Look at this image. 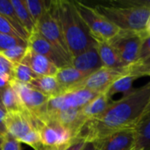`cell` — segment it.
Listing matches in <instances>:
<instances>
[{
    "instance_id": "1",
    "label": "cell",
    "mask_w": 150,
    "mask_h": 150,
    "mask_svg": "<svg viewBox=\"0 0 150 150\" xmlns=\"http://www.w3.org/2000/svg\"><path fill=\"white\" fill-rule=\"evenodd\" d=\"M149 100V82L121 98L112 101L101 115L88 120L77 139H83L86 142H99L117 132L136 127Z\"/></svg>"
},
{
    "instance_id": "2",
    "label": "cell",
    "mask_w": 150,
    "mask_h": 150,
    "mask_svg": "<svg viewBox=\"0 0 150 150\" xmlns=\"http://www.w3.org/2000/svg\"><path fill=\"white\" fill-rule=\"evenodd\" d=\"M94 8L121 30L143 31L150 19V0H112Z\"/></svg>"
},
{
    "instance_id": "3",
    "label": "cell",
    "mask_w": 150,
    "mask_h": 150,
    "mask_svg": "<svg viewBox=\"0 0 150 150\" xmlns=\"http://www.w3.org/2000/svg\"><path fill=\"white\" fill-rule=\"evenodd\" d=\"M63 36L72 59L96 45L87 25L80 17L74 1L56 0Z\"/></svg>"
},
{
    "instance_id": "4",
    "label": "cell",
    "mask_w": 150,
    "mask_h": 150,
    "mask_svg": "<svg viewBox=\"0 0 150 150\" xmlns=\"http://www.w3.org/2000/svg\"><path fill=\"white\" fill-rule=\"evenodd\" d=\"M35 30L50 42L70 63L72 62V57L66 44L59 20L56 0L50 1L48 8L36 23Z\"/></svg>"
},
{
    "instance_id": "5",
    "label": "cell",
    "mask_w": 150,
    "mask_h": 150,
    "mask_svg": "<svg viewBox=\"0 0 150 150\" xmlns=\"http://www.w3.org/2000/svg\"><path fill=\"white\" fill-rule=\"evenodd\" d=\"M74 3L80 17L95 40H110L120 32L121 29L100 14L94 7L89 6L80 1H74Z\"/></svg>"
},
{
    "instance_id": "6",
    "label": "cell",
    "mask_w": 150,
    "mask_h": 150,
    "mask_svg": "<svg viewBox=\"0 0 150 150\" xmlns=\"http://www.w3.org/2000/svg\"><path fill=\"white\" fill-rule=\"evenodd\" d=\"M148 34L146 30H120V32L109 41L127 67L138 60L142 42Z\"/></svg>"
},
{
    "instance_id": "7",
    "label": "cell",
    "mask_w": 150,
    "mask_h": 150,
    "mask_svg": "<svg viewBox=\"0 0 150 150\" xmlns=\"http://www.w3.org/2000/svg\"><path fill=\"white\" fill-rule=\"evenodd\" d=\"M98 95V94L86 89H78L51 98L46 104L45 108L38 120L47 114H50L58 111L82 108Z\"/></svg>"
},
{
    "instance_id": "8",
    "label": "cell",
    "mask_w": 150,
    "mask_h": 150,
    "mask_svg": "<svg viewBox=\"0 0 150 150\" xmlns=\"http://www.w3.org/2000/svg\"><path fill=\"white\" fill-rule=\"evenodd\" d=\"M11 85L16 91L24 111L26 112L36 122L37 119L44 110L49 98L33 88L30 84L22 83L12 79L11 81Z\"/></svg>"
},
{
    "instance_id": "9",
    "label": "cell",
    "mask_w": 150,
    "mask_h": 150,
    "mask_svg": "<svg viewBox=\"0 0 150 150\" xmlns=\"http://www.w3.org/2000/svg\"><path fill=\"white\" fill-rule=\"evenodd\" d=\"M41 144L45 147H61L71 144L75 137L70 130L55 120H46L37 122Z\"/></svg>"
},
{
    "instance_id": "10",
    "label": "cell",
    "mask_w": 150,
    "mask_h": 150,
    "mask_svg": "<svg viewBox=\"0 0 150 150\" xmlns=\"http://www.w3.org/2000/svg\"><path fill=\"white\" fill-rule=\"evenodd\" d=\"M125 76L124 68L120 69L102 67L91 74L81 84L80 89H86L97 94H105L112 84Z\"/></svg>"
},
{
    "instance_id": "11",
    "label": "cell",
    "mask_w": 150,
    "mask_h": 150,
    "mask_svg": "<svg viewBox=\"0 0 150 150\" xmlns=\"http://www.w3.org/2000/svg\"><path fill=\"white\" fill-rule=\"evenodd\" d=\"M4 127L6 134L19 142L33 130L37 128L34 120L25 111L6 112Z\"/></svg>"
},
{
    "instance_id": "12",
    "label": "cell",
    "mask_w": 150,
    "mask_h": 150,
    "mask_svg": "<svg viewBox=\"0 0 150 150\" xmlns=\"http://www.w3.org/2000/svg\"><path fill=\"white\" fill-rule=\"evenodd\" d=\"M27 47L37 54H40L50 60L59 69L71 65V63L37 30H34L30 34L27 40Z\"/></svg>"
},
{
    "instance_id": "13",
    "label": "cell",
    "mask_w": 150,
    "mask_h": 150,
    "mask_svg": "<svg viewBox=\"0 0 150 150\" xmlns=\"http://www.w3.org/2000/svg\"><path fill=\"white\" fill-rule=\"evenodd\" d=\"M100 150H131L136 146V129L117 132L98 142Z\"/></svg>"
},
{
    "instance_id": "14",
    "label": "cell",
    "mask_w": 150,
    "mask_h": 150,
    "mask_svg": "<svg viewBox=\"0 0 150 150\" xmlns=\"http://www.w3.org/2000/svg\"><path fill=\"white\" fill-rule=\"evenodd\" d=\"M21 63L27 65L34 73L39 76H55L59 70V68L50 60L40 54H37L28 47Z\"/></svg>"
},
{
    "instance_id": "15",
    "label": "cell",
    "mask_w": 150,
    "mask_h": 150,
    "mask_svg": "<svg viewBox=\"0 0 150 150\" xmlns=\"http://www.w3.org/2000/svg\"><path fill=\"white\" fill-rule=\"evenodd\" d=\"M88 76V75L76 69L72 65L59 69L55 76L62 93L80 89L81 84Z\"/></svg>"
},
{
    "instance_id": "16",
    "label": "cell",
    "mask_w": 150,
    "mask_h": 150,
    "mask_svg": "<svg viewBox=\"0 0 150 150\" xmlns=\"http://www.w3.org/2000/svg\"><path fill=\"white\" fill-rule=\"evenodd\" d=\"M71 65L88 76L104 67L96 45L75 56L72 59Z\"/></svg>"
},
{
    "instance_id": "17",
    "label": "cell",
    "mask_w": 150,
    "mask_h": 150,
    "mask_svg": "<svg viewBox=\"0 0 150 150\" xmlns=\"http://www.w3.org/2000/svg\"><path fill=\"white\" fill-rule=\"evenodd\" d=\"M95 41L98 55L104 67L114 69H120L126 67L109 40H98Z\"/></svg>"
},
{
    "instance_id": "18",
    "label": "cell",
    "mask_w": 150,
    "mask_h": 150,
    "mask_svg": "<svg viewBox=\"0 0 150 150\" xmlns=\"http://www.w3.org/2000/svg\"><path fill=\"white\" fill-rule=\"evenodd\" d=\"M30 85L49 98L62 94V90L55 76H39L31 82Z\"/></svg>"
},
{
    "instance_id": "19",
    "label": "cell",
    "mask_w": 150,
    "mask_h": 150,
    "mask_svg": "<svg viewBox=\"0 0 150 150\" xmlns=\"http://www.w3.org/2000/svg\"><path fill=\"white\" fill-rule=\"evenodd\" d=\"M0 14L11 24L21 39L28 40L29 34L21 25L11 0H0Z\"/></svg>"
},
{
    "instance_id": "20",
    "label": "cell",
    "mask_w": 150,
    "mask_h": 150,
    "mask_svg": "<svg viewBox=\"0 0 150 150\" xmlns=\"http://www.w3.org/2000/svg\"><path fill=\"white\" fill-rule=\"evenodd\" d=\"M112 100L106 94H98L91 101L81 108L82 114L88 120L101 115L109 106Z\"/></svg>"
},
{
    "instance_id": "21",
    "label": "cell",
    "mask_w": 150,
    "mask_h": 150,
    "mask_svg": "<svg viewBox=\"0 0 150 150\" xmlns=\"http://www.w3.org/2000/svg\"><path fill=\"white\" fill-rule=\"evenodd\" d=\"M1 100L3 107L6 112L24 111L20 99L11 83L1 91Z\"/></svg>"
},
{
    "instance_id": "22",
    "label": "cell",
    "mask_w": 150,
    "mask_h": 150,
    "mask_svg": "<svg viewBox=\"0 0 150 150\" xmlns=\"http://www.w3.org/2000/svg\"><path fill=\"white\" fill-rule=\"evenodd\" d=\"M11 4L13 5V8L16 11V13L18 15V18L25 28V30L28 33L29 36L30 34L35 30L36 24L33 21L24 0H11Z\"/></svg>"
},
{
    "instance_id": "23",
    "label": "cell",
    "mask_w": 150,
    "mask_h": 150,
    "mask_svg": "<svg viewBox=\"0 0 150 150\" xmlns=\"http://www.w3.org/2000/svg\"><path fill=\"white\" fill-rule=\"evenodd\" d=\"M136 146L150 150V114L143 118L136 126Z\"/></svg>"
},
{
    "instance_id": "24",
    "label": "cell",
    "mask_w": 150,
    "mask_h": 150,
    "mask_svg": "<svg viewBox=\"0 0 150 150\" xmlns=\"http://www.w3.org/2000/svg\"><path fill=\"white\" fill-rule=\"evenodd\" d=\"M124 73L125 76H130L135 79L150 76V55L125 67Z\"/></svg>"
},
{
    "instance_id": "25",
    "label": "cell",
    "mask_w": 150,
    "mask_h": 150,
    "mask_svg": "<svg viewBox=\"0 0 150 150\" xmlns=\"http://www.w3.org/2000/svg\"><path fill=\"white\" fill-rule=\"evenodd\" d=\"M134 80H136V79L130 76H124L117 79L112 84V86L109 88L107 92L105 93L106 96L111 99L114 95H116L118 93H122L123 96L129 94L134 90L133 83H134Z\"/></svg>"
},
{
    "instance_id": "26",
    "label": "cell",
    "mask_w": 150,
    "mask_h": 150,
    "mask_svg": "<svg viewBox=\"0 0 150 150\" xmlns=\"http://www.w3.org/2000/svg\"><path fill=\"white\" fill-rule=\"evenodd\" d=\"M39 75L34 73L27 65L23 63L13 64L12 79L22 83L30 84L33 80L37 78Z\"/></svg>"
},
{
    "instance_id": "27",
    "label": "cell",
    "mask_w": 150,
    "mask_h": 150,
    "mask_svg": "<svg viewBox=\"0 0 150 150\" xmlns=\"http://www.w3.org/2000/svg\"><path fill=\"white\" fill-rule=\"evenodd\" d=\"M24 1L35 24L45 13L50 3V1L47 2L45 0H24Z\"/></svg>"
},
{
    "instance_id": "28",
    "label": "cell",
    "mask_w": 150,
    "mask_h": 150,
    "mask_svg": "<svg viewBox=\"0 0 150 150\" xmlns=\"http://www.w3.org/2000/svg\"><path fill=\"white\" fill-rule=\"evenodd\" d=\"M15 47H27V41L18 36L0 33V52Z\"/></svg>"
},
{
    "instance_id": "29",
    "label": "cell",
    "mask_w": 150,
    "mask_h": 150,
    "mask_svg": "<svg viewBox=\"0 0 150 150\" xmlns=\"http://www.w3.org/2000/svg\"><path fill=\"white\" fill-rule=\"evenodd\" d=\"M27 50V47H15L7 50H4L0 52L6 59H8L13 64L21 63L25 53Z\"/></svg>"
},
{
    "instance_id": "30",
    "label": "cell",
    "mask_w": 150,
    "mask_h": 150,
    "mask_svg": "<svg viewBox=\"0 0 150 150\" xmlns=\"http://www.w3.org/2000/svg\"><path fill=\"white\" fill-rule=\"evenodd\" d=\"M12 70L13 63L0 53V76H9L12 77Z\"/></svg>"
},
{
    "instance_id": "31",
    "label": "cell",
    "mask_w": 150,
    "mask_h": 150,
    "mask_svg": "<svg viewBox=\"0 0 150 150\" xmlns=\"http://www.w3.org/2000/svg\"><path fill=\"white\" fill-rule=\"evenodd\" d=\"M2 150H21L20 142L9 134H5Z\"/></svg>"
},
{
    "instance_id": "32",
    "label": "cell",
    "mask_w": 150,
    "mask_h": 150,
    "mask_svg": "<svg viewBox=\"0 0 150 150\" xmlns=\"http://www.w3.org/2000/svg\"><path fill=\"white\" fill-rule=\"evenodd\" d=\"M0 33H8V34H11V35L19 37V35L16 33L14 28L11 25V24L1 14H0Z\"/></svg>"
},
{
    "instance_id": "33",
    "label": "cell",
    "mask_w": 150,
    "mask_h": 150,
    "mask_svg": "<svg viewBox=\"0 0 150 150\" xmlns=\"http://www.w3.org/2000/svg\"><path fill=\"white\" fill-rule=\"evenodd\" d=\"M149 55H150V34H148L145 37V39L142 42L141 51H140V54H139V58L137 61L144 59Z\"/></svg>"
},
{
    "instance_id": "34",
    "label": "cell",
    "mask_w": 150,
    "mask_h": 150,
    "mask_svg": "<svg viewBox=\"0 0 150 150\" xmlns=\"http://www.w3.org/2000/svg\"><path fill=\"white\" fill-rule=\"evenodd\" d=\"M86 142L83 139L75 140L65 150H83L86 145Z\"/></svg>"
},
{
    "instance_id": "35",
    "label": "cell",
    "mask_w": 150,
    "mask_h": 150,
    "mask_svg": "<svg viewBox=\"0 0 150 150\" xmlns=\"http://www.w3.org/2000/svg\"><path fill=\"white\" fill-rule=\"evenodd\" d=\"M6 116V112L4 109L0 108V134H6V130L4 127V119Z\"/></svg>"
},
{
    "instance_id": "36",
    "label": "cell",
    "mask_w": 150,
    "mask_h": 150,
    "mask_svg": "<svg viewBox=\"0 0 150 150\" xmlns=\"http://www.w3.org/2000/svg\"><path fill=\"white\" fill-rule=\"evenodd\" d=\"M12 80L11 76H0V91L10 85L11 81Z\"/></svg>"
},
{
    "instance_id": "37",
    "label": "cell",
    "mask_w": 150,
    "mask_h": 150,
    "mask_svg": "<svg viewBox=\"0 0 150 150\" xmlns=\"http://www.w3.org/2000/svg\"><path fill=\"white\" fill-rule=\"evenodd\" d=\"M83 150H100L98 142H87Z\"/></svg>"
},
{
    "instance_id": "38",
    "label": "cell",
    "mask_w": 150,
    "mask_h": 150,
    "mask_svg": "<svg viewBox=\"0 0 150 150\" xmlns=\"http://www.w3.org/2000/svg\"><path fill=\"white\" fill-rule=\"evenodd\" d=\"M69 145L61 146V147H45V146H42L39 150H65Z\"/></svg>"
},
{
    "instance_id": "39",
    "label": "cell",
    "mask_w": 150,
    "mask_h": 150,
    "mask_svg": "<svg viewBox=\"0 0 150 150\" xmlns=\"http://www.w3.org/2000/svg\"><path fill=\"white\" fill-rule=\"evenodd\" d=\"M149 114H150V100L149 102L148 106L146 107V109H145V111H144V112H143V114H142V118H141V120H142L143 118H145L146 116H148ZM141 120H140V121H141Z\"/></svg>"
},
{
    "instance_id": "40",
    "label": "cell",
    "mask_w": 150,
    "mask_h": 150,
    "mask_svg": "<svg viewBox=\"0 0 150 150\" xmlns=\"http://www.w3.org/2000/svg\"><path fill=\"white\" fill-rule=\"evenodd\" d=\"M4 137H5V134H0V150H2L3 143H4Z\"/></svg>"
},
{
    "instance_id": "41",
    "label": "cell",
    "mask_w": 150,
    "mask_h": 150,
    "mask_svg": "<svg viewBox=\"0 0 150 150\" xmlns=\"http://www.w3.org/2000/svg\"><path fill=\"white\" fill-rule=\"evenodd\" d=\"M131 150H143L142 149H141V148H139V147H137V146H135L134 149H132Z\"/></svg>"
},
{
    "instance_id": "42",
    "label": "cell",
    "mask_w": 150,
    "mask_h": 150,
    "mask_svg": "<svg viewBox=\"0 0 150 150\" xmlns=\"http://www.w3.org/2000/svg\"><path fill=\"white\" fill-rule=\"evenodd\" d=\"M0 108H3L4 109L3 105H2V100H1V91H0Z\"/></svg>"
},
{
    "instance_id": "43",
    "label": "cell",
    "mask_w": 150,
    "mask_h": 150,
    "mask_svg": "<svg viewBox=\"0 0 150 150\" xmlns=\"http://www.w3.org/2000/svg\"></svg>"
}]
</instances>
